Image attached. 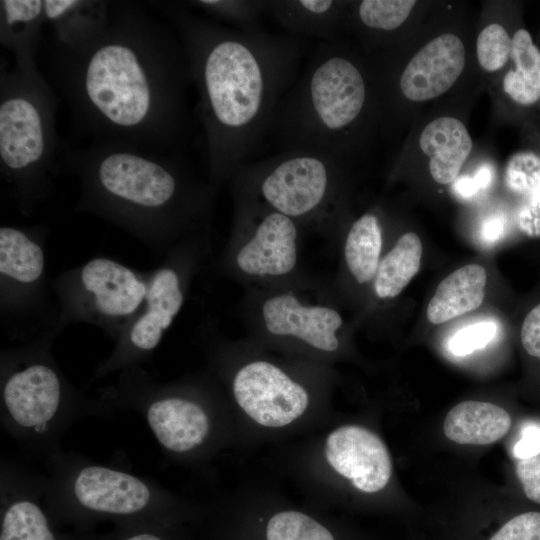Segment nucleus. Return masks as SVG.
<instances>
[{"mask_svg": "<svg viewBox=\"0 0 540 540\" xmlns=\"http://www.w3.org/2000/svg\"><path fill=\"white\" fill-rule=\"evenodd\" d=\"M51 72L77 130L152 152L176 151L188 131L192 83L177 35L130 1H112L103 35L88 48L54 46Z\"/></svg>", "mask_w": 540, "mask_h": 540, "instance_id": "f257e3e1", "label": "nucleus"}, {"mask_svg": "<svg viewBox=\"0 0 540 540\" xmlns=\"http://www.w3.org/2000/svg\"><path fill=\"white\" fill-rule=\"evenodd\" d=\"M161 7L186 52L210 179L219 184L269 134L280 101L299 76L304 44L290 34L230 28L194 14L183 2Z\"/></svg>", "mask_w": 540, "mask_h": 540, "instance_id": "f03ea898", "label": "nucleus"}, {"mask_svg": "<svg viewBox=\"0 0 540 540\" xmlns=\"http://www.w3.org/2000/svg\"><path fill=\"white\" fill-rule=\"evenodd\" d=\"M62 166L79 184L76 212L123 230L155 256L205 220L213 197V187L194 178L177 151L94 140L67 149Z\"/></svg>", "mask_w": 540, "mask_h": 540, "instance_id": "7ed1b4c3", "label": "nucleus"}, {"mask_svg": "<svg viewBox=\"0 0 540 540\" xmlns=\"http://www.w3.org/2000/svg\"><path fill=\"white\" fill-rule=\"evenodd\" d=\"M361 68L333 41L321 42L280 101L270 132L282 151L339 159L367 107Z\"/></svg>", "mask_w": 540, "mask_h": 540, "instance_id": "20e7f679", "label": "nucleus"}, {"mask_svg": "<svg viewBox=\"0 0 540 540\" xmlns=\"http://www.w3.org/2000/svg\"><path fill=\"white\" fill-rule=\"evenodd\" d=\"M57 98L37 66L0 68V175L18 211L30 216L53 193Z\"/></svg>", "mask_w": 540, "mask_h": 540, "instance_id": "39448f33", "label": "nucleus"}, {"mask_svg": "<svg viewBox=\"0 0 540 540\" xmlns=\"http://www.w3.org/2000/svg\"><path fill=\"white\" fill-rule=\"evenodd\" d=\"M149 276L106 256L63 271L51 279L58 326L89 324L116 341L142 309Z\"/></svg>", "mask_w": 540, "mask_h": 540, "instance_id": "423d86ee", "label": "nucleus"}, {"mask_svg": "<svg viewBox=\"0 0 540 540\" xmlns=\"http://www.w3.org/2000/svg\"><path fill=\"white\" fill-rule=\"evenodd\" d=\"M49 228L0 227V322L13 339H32L58 326V308L49 299L46 240Z\"/></svg>", "mask_w": 540, "mask_h": 540, "instance_id": "0eeeda50", "label": "nucleus"}, {"mask_svg": "<svg viewBox=\"0 0 540 540\" xmlns=\"http://www.w3.org/2000/svg\"><path fill=\"white\" fill-rule=\"evenodd\" d=\"M63 330L54 326L23 346L1 353V404L6 419L23 433L48 430L75 391L51 354Z\"/></svg>", "mask_w": 540, "mask_h": 540, "instance_id": "6e6552de", "label": "nucleus"}, {"mask_svg": "<svg viewBox=\"0 0 540 540\" xmlns=\"http://www.w3.org/2000/svg\"><path fill=\"white\" fill-rule=\"evenodd\" d=\"M338 159L285 150L234 174L271 209L291 219L313 217L327 206L337 175Z\"/></svg>", "mask_w": 540, "mask_h": 540, "instance_id": "1a4fd4ad", "label": "nucleus"}, {"mask_svg": "<svg viewBox=\"0 0 540 540\" xmlns=\"http://www.w3.org/2000/svg\"><path fill=\"white\" fill-rule=\"evenodd\" d=\"M189 264L186 252L173 245L163 262L150 270L142 309L115 341L109 357L96 367V377L138 366L152 356L183 306Z\"/></svg>", "mask_w": 540, "mask_h": 540, "instance_id": "9d476101", "label": "nucleus"}, {"mask_svg": "<svg viewBox=\"0 0 540 540\" xmlns=\"http://www.w3.org/2000/svg\"><path fill=\"white\" fill-rule=\"evenodd\" d=\"M113 392L141 404L157 441L173 453L201 445L209 432V419L195 401L171 394L138 366L123 369Z\"/></svg>", "mask_w": 540, "mask_h": 540, "instance_id": "9b49d317", "label": "nucleus"}, {"mask_svg": "<svg viewBox=\"0 0 540 540\" xmlns=\"http://www.w3.org/2000/svg\"><path fill=\"white\" fill-rule=\"evenodd\" d=\"M233 393L254 421L282 427L300 417L308 406L306 390L275 365L251 362L235 374Z\"/></svg>", "mask_w": 540, "mask_h": 540, "instance_id": "f8f14e48", "label": "nucleus"}, {"mask_svg": "<svg viewBox=\"0 0 540 540\" xmlns=\"http://www.w3.org/2000/svg\"><path fill=\"white\" fill-rule=\"evenodd\" d=\"M329 465L365 493L382 490L390 480L392 463L384 442L372 431L345 425L332 431L325 444Z\"/></svg>", "mask_w": 540, "mask_h": 540, "instance_id": "ddd939ff", "label": "nucleus"}, {"mask_svg": "<svg viewBox=\"0 0 540 540\" xmlns=\"http://www.w3.org/2000/svg\"><path fill=\"white\" fill-rule=\"evenodd\" d=\"M71 493L86 510L116 516L147 510L155 496L142 479L99 465L80 468L71 481Z\"/></svg>", "mask_w": 540, "mask_h": 540, "instance_id": "4468645a", "label": "nucleus"}, {"mask_svg": "<svg viewBox=\"0 0 540 540\" xmlns=\"http://www.w3.org/2000/svg\"><path fill=\"white\" fill-rule=\"evenodd\" d=\"M464 65L462 41L453 34H442L409 61L399 78L400 91L411 101L436 98L455 83Z\"/></svg>", "mask_w": 540, "mask_h": 540, "instance_id": "2eb2a0df", "label": "nucleus"}, {"mask_svg": "<svg viewBox=\"0 0 540 540\" xmlns=\"http://www.w3.org/2000/svg\"><path fill=\"white\" fill-rule=\"evenodd\" d=\"M295 221L267 206L251 238L238 250V268L249 275L281 276L291 272L297 261Z\"/></svg>", "mask_w": 540, "mask_h": 540, "instance_id": "dca6fc26", "label": "nucleus"}, {"mask_svg": "<svg viewBox=\"0 0 540 540\" xmlns=\"http://www.w3.org/2000/svg\"><path fill=\"white\" fill-rule=\"evenodd\" d=\"M266 329L280 336H294L314 348L335 351L336 331L342 326L340 314L325 306H305L292 294H279L262 306Z\"/></svg>", "mask_w": 540, "mask_h": 540, "instance_id": "f3484780", "label": "nucleus"}, {"mask_svg": "<svg viewBox=\"0 0 540 540\" xmlns=\"http://www.w3.org/2000/svg\"><path fill=\"white\" fill-rule=\"evenodd\" d=\"M44 5L54 46L68 52L88 48L103 35L109 23L111 1L44 0Z\"/></svg>", "mask_w": 540, "mask_h": 540, "instance_id": "a211bd4d", "label": "nucleus"}, {"mask_svg": "<svg viewBox=\"0 0 540 540\" xmlns=\"http://www.w3.org/2000/svg\"><path fill=\"white\" fill-rule=\"evenodd\" d=\"M421 150L430 158L429 169L440 184L453 182L472 149L464 124L454 117H440L429 123L419 139Z\"/></svg>", "mask_w": 540, "mask_h": 540, "instance_id": "6ab92c4d", "label": "nucleus"}, {"mask_svg": "<svg viewBox=\"0 0 540 540\" xmlns=\"http://www.w3.org/2000/svg\"><path fill=\"white\" fill-rule=\"evenodd\" d=\"M44 23V0L0 1V43L14 55L15 65L37 66L35 54Z\"/></svg>", "mask_w": 540, "mask_h": 540, "instance_id": "aec40b11", "label": "nucleus"}, {"mask_svg": "<svg viewBox=\"0 0 540 540\" xmlns=\"http://www.w3.org/2000/svg\"><path fill=\"white\" fill-rule=\"evenodd\" d=\"M511 417L502 407L482 401L467 400L455 405L446 415L445 436L458 444H492L509 431Z\"/></svg>", "mask_w": 540, "mask_h": 540, "instance_id": "412c9836", "label": "nucleus"}, {"mask_svg": "<svg viewBox=\"0 0 540 540\" xmlns=\"http://www.w3.org/2000/svg\"><path fill=\"white\" fill-rule=\"evenodd\" d=\"M344 2L334 0H269L270 14L290 35L333 41L344 12Z\"/></svg>", "mask_w": 540, "mask_h": 540, "instance_id": "4be33fe9", "label": "nucleus"}, {"mask_svg": "<svg viewBox=\"0 0 540 540\" xmlns=\"http://www.w3.org/2000/svg\"><path fill=\"white\" fill-rule=\"evenodd\" d=\"M487 273L478 264L465 265L444 278L427 307V319L441 324L478 308L485 296Z\"/></svg>", "mask_w": 540, "mask_h": 540, "instance_id": "5701e85b", "label": "nucleus"}, {"mask_svg": "<svg viewBox=\"0 0 540 540\" xmlns=\"http://www.w3.org/2000/svg\"><path fill=\"white\" fill-rule=\"evenodd\" d=\"M422 243L417 234H403L379 262L374 290L379 298H394L409 284L421 265Z\"/></svg>", "mask_w": 540, "mask_h": 540, "instance_id": "b1692460", "label": "nucleus"}, {"mask_svg": "<svg viewBox=\"0 0 540 540\" xmlns=\"http://www.w3.org/2000/svg\"><path fill=\"white\" fill-rule=\"evenodd\" d=\"M510 56L515 70L506 73L504 91L519 104L537 102L540 99V50L527 30L518 29L515 32Z\"/></svg>", "mask_w": 540, "mask_h": 540, "instance_id": "393cba45", "label": "nucleus"}, {"mask_svg": "<svg viewBox=\"0 0 540 540\" xmlns=\"http://www.w3.org/2000/svg\"><path fill=\"white\" fill-rule=\"evenodd\" d=\"M382 249V230L375 214L366 213L350 227L344 255L350 273L359 283L376 275Z\"/></svg>", "mask_w": 540, "mask_h": 540, "instance_id": "a878e982", "label": "nucleus"}, {"mask_svg": "<svg viewBox=\"0 0 540 540\" xmlns=\"http://www.w3.org/2000/svg\"><path fill=\"white\" fill-rule=\"evenodd\" d=\"M0 540H56L41 507L28 498L11 501L1 517Z\"/></svg>", "mask_w": 540, "mask_h": 540, "instance_id": "bb28decb", "label": "nucleus"}, {"mask_svg": "<svg viewBox=\"0 0 540 540\" xmlns=\"http://www.w3.org/2000/svg\"><path fill=\"white\" fill-rule=\"evenodd\" d=\"M186 5L241 31L261 29V18L267 13V1L260 0H194Z\"/></svg>", "mask_w": 540, "mask_h": 540, "instance_id": "cd10ccee", "label": "nucleus"}, {"mask_svg": "<svg viewBox=\"0 0 540 540\" xmlns=\"http://www.w3.org/2000/svg\"><path fill=\"white\" fill-rule=\"evenodd\" d=\"M414 0H363L356 6V18L366 29L388 33L399 28L415 6Z\"/></svg>", "mask_w": 540, "mask_h": 540, "instance_id": "c85d7f7f", "label": "nucleus"}, {"mask_svg": "<svg viewBox=\"0 0 540 540\" xmlns=\"http://www.w3.org/2000/svg\"><path fill=\"white\" fill-rule=\"evenodd\" d=\"M267 540H334L327 528L297 511L275 514L268 523Z\"/></svg>", "mask_w": 540, "mask_h": 540, "instance_id": "c756f323", "label": "nucleus"}, {"mask_svg": "<svg viewBox=\"0 0 540 540\" xmlns=\"http://www.w3.org/2000/svg\"><path fill=\"white\" fill-rule=\"evenodd\" d=\"M505 184L523 200L540 194V156L529 151L514 154L506 165Z\"/></svg>", "mask_w": 540, "mask_h": 540, "instance_id": "7c9ffc66", "label": "nucleus"}, {"mask_svg": "<svg viewBox=\"0 0 540 540\" xmlns=\"http://www.w3.org/2000/svg\"><path fill=\"white\" fill-rule=\"evenodd\" d=\"M511 46L512 39L503 26L497 23L488 25L477 38L479 64L489 72L501 69L510 57Z\"/></svg>", "mask_w": 540, "mask_h": 540, "instance_id": "2f4dec72", "label": "nucleus"}, {"mask_svg": "<svg viewBox=\"0 0 540 540\" xmlns=\"http://www.w3.org/2000/svg\"><path fill=\"white\" fill-rule=\"evenodd\" d=\"M496 324L481 321L457 331L449 340L448 348L456 356H465L490 343L496 334Z\"/></svg>", "mask_w": 540, "mask_h": 540, "instance_id": "473e14b6", "label": "nucleus"}, {"mask_svg": "<svg viewBox=\"0 0 540 540\" xmlns=\"http://www.w3.org/2000/svg\"><path fill=\"white\" fill-rule=\"evenodd\" d=\"M489 540H540V512H525L513 517Z\"/></svg>", "mask_w": 540, "mask_h": 540, "instance_id": "72a5a7b5", "label": "nucleus"}, {"mask_svg": "<svg viewBox=\"0 0 540 540\" xmlns=\"http://www.w3.org/2000/svg\"><path fill=\"white\" fill-rule=\"evenodd\" d=\"M494 179V167L491 164L481 165L473 176H458L452 183L454 194L461 199H470L481 190L486 189Z\"/></svg>", "mask_w": 540, "mask_h": 540, "instance_id": "f704fd0d", "label": "nucleus"}, {"mask_svg": "<svg viewBox=\"0 0 540 540\" xmlns=\"http://www.w3.org/2000/svg\"><path fill=\"white\" fill-rule=\"evenodd\" d=\"M516 474L526 497L540 504V455L518 460Z\"/></svg>", "mask_w": 540, "mask_h": 540, "instance_id": "c9c22d12", "label": "nucleus"}, {"mask_svg": "<svg viewBox=\"0 0 540 540\" xmlns=\"http://www.w3.org/2000/svg\"><path fill=\"white\" fill-rule=\"evenodd\" d=\"M521 232L536 238L540 237V194L524 199L516 214Z\"/></svg>", "mask_w": 540, "mask_h": 540, "instance_id": "e433bc0d", "label": "nucleus"}, {"mask_svg": "<svg viewBox=\"0 0 540 540\" xmlns=\"http://www.w3.org/2000/svg\"><path fill=\"white\" fill-rule=\"evenodd\" d=\"M521 342L529 355L540 358V304L525 317L521 328Z\"/></svg>", "mask_w": 540, "mask_h": 540, "instance_id": "4c0bfd02", "label": "nucleus"}, {"mask_svg": "<svg viewBox=\"0 0 540 540\" xmlns=\"http://www.w3.org/2000/svg\"><path fill=\"white\" fill-rule=\"evenodd\" d=\"M540 453V426L527 424L521 432V437L514 445L513 454L516 458L527 459Z\"/></svg>", "mask_w": 540, "mask_h": 540, "instance_id": "58836bf2", "label": "nucleus"}, {"mask_svg": "<svg viewBox=\"0 0 540 540\" xmlns=\"http://www.w3.org/2000/svg\"><path fill=\"white\" fill-rule=\"evenodd\" d=\"M505 228L506 219L504 214L500 212L491 213L479 225V239L486 245H493L503 237Z\"/></svg>", "mask_w": 540, "mask_h": 540, "instance_id": "ea45409f", "label": "nucleus"}, {"mask_svg": "<svg viewBox=\"0 0 540 540\" xmlns=\"http://www.w3.org/2000/svg\"><path fill=\"white\" fill-rule=\"evenodd\" d=\"M124 540H162V539L158 537L156 534L143 532V533L131 535Z\"/></svg>", "mask_w": 540, "mask_h": 540, "instance_id": "a19ab883", "label": "nucleus"}]
</instances>
